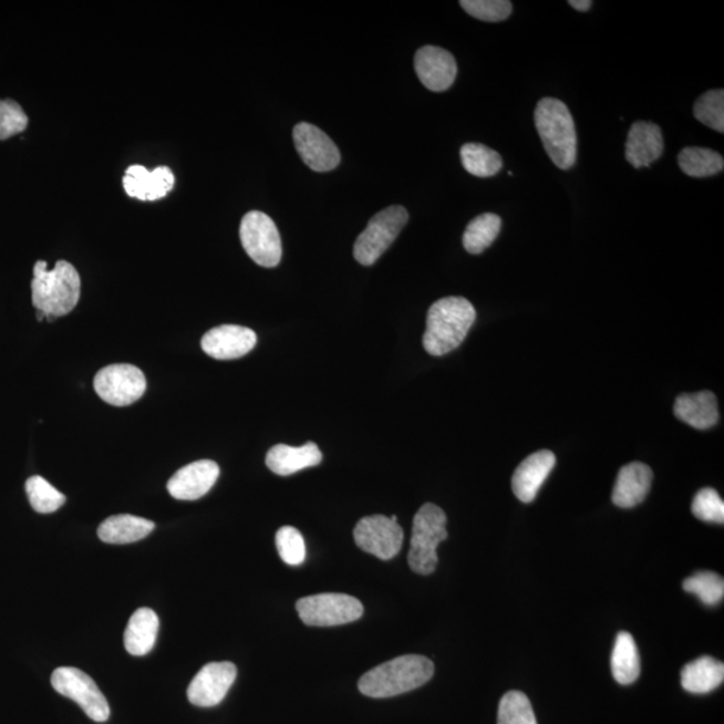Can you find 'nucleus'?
I'll use <instances>...</instances> for the list:
<instances>
[{
    "instance_id": "c756f323",
    "label": "nucleus",
    "mask_w": 724,
    "mask_h": 724,
    "mask_svg": "<svg viewBox=\"0 0 724 724\" xmlns=\"http://www.w3.org/2000/svg\"><path fill=\"white\" fill-rule=\"evenodd\" d=\"M27 493L31 507L40 514H52L60 510L66 501L65 495L38 475L28 479Z\"/></svg>"
},
{
    "instance_id": "f3484780",
    "label": "nucleus",
    "mask_w": 724,
    "mask_h": 724,
    "mask_svg": "<svg viewBox=\"0 0 724 724\" xmlns=\"http://www.w3.org/2000/svg\"><path fill=\"white\" fill-rule=\"evenodd\" d=\"M123 184L131 198L155 201L173 190L175 175L168 167L148 170L143 165H131L126 169Z\"/></svg>"
},
{
    "instance_id": "ddd939ff",
    "label": "nucleus",
    "mask_w": 724,
    "mask_h": 724,
    "mask_svg": "<svg viewBox=\"0 0 724 724\" xmlns=\"http://www.w3.org/2000/svg\"><path fill=\"white\" fill-rule=\"evenodd\" d=\"M293 137L298 154L316 173H328L340 164V151L333 139L316 125L308 123L296 125Z\"/></svg>"
},
{
    "instance_id": "1a4fd4ad",
    "label": "nucleus",
    "mask_w": 724,
    "mask_h": 724,
    "mask_svg": "<svg viewBox=\"0 0 724 724\" xmlns=\"http://www.w3.org/2000/svg\"><path fill=\"white\" fill-rule=\"evenodd\" d=\"M53 689L72 699L94 722H106L111 716L110 703L93 679L73 666H60L52 675Z\"/></svg>"
},
{
    "instance_id": "aec40b11",
    "label": "nucleus",
    "mask_w": 724,
    "mask_h": 724,
    "mask_svg": "<svg viewBox=\"0 0 724 724\" xmlns=\"http://www.w3.org/2000/svg\"><path fill=\"white\" fill-rule=\"evenodd\" d=\"M653 473L644 463L633 462L620 469L613 488V504L621 509H632L650 493Z\"/></svg>"
},
{
    "instance_id": "7c9ffc66",
    "label": "nucleus",
    "mask_w": 724,
    "mask_h": 724,
    "mask_svg": "<svg viewBox=\"0 0 724 724\" xmlns=\"http://www.w3.org/2000/svg\"><path fill=\"white\" fill-rule=\"evenodd\" d=\"M498 724H538L529 697L519 691L507 692L499 703Z\"/></svg>"
},
{
    "instance_id": "4c0bfd02",
    "label": "nucleus",
    "mask_w": 724,
    "mask_h": 724,
    "mask_svg": "<svg viewBox=\"0 0 724 724\" xmlns=\"http://www.w3.org/2000/svg\"><path fill=\"white\" fill-rule=\"evenodd\" d=\"M569 4L578 11H588L593 3L590 0H570Z\"/></svg>"
},
{
    "instance_id": "a211bd4d",
    "label": "nucleus",
    "mask_w": 724,
    "mask_h": 724,
    "mask_svg": "<svg viewBox=\"0 0 724 724\" xmlns=\"http://www.w3.org/2000/svg\"><path fill=\"white\" fill-rule=\"evenodd\" d=\"M556 462V455L548 449L527 456L513 475L514 495L524 504L535 500Z\"/></svg>"
},
{
    "instance_id": "c85d7f7f",
    "label": "nucleus",
    "mask_w": 724,
    "mask_h": 724,
    "mask_svg": "<svg viewBox=\"0 0 724 724\" xmlns=\"http://www.w3.org/2000/svg\"><path fill=\"white\" fill-rule=\"evenodd\" d=\"M463 167L468 174L476 177H492L497 175L504 162L497 151L483 144H465L461 149Z\"/></svg>"
},
{
    "instance_id": "2f4dec72",
    "label": "nucleus",
    "mask_w": 724,
    "mask_h": 724,
    "mask_svg": "<svg viewBox=\"0 0 724 724\" xmlns=\"http://www.w3.org/2000/svg\"><path fill=\"white\" fill-rule=\"evenodd\" d=\"M685 592L699 597L704 606H717L724 596V581L720 575L713 571H699L683 582Z\"/></svg>"
},
{
    "instance_id": "e433bc0d",
    "label": "nucleus",
    "mask_w": 724,
    "mask_h": 724,
    "mask_svg": "<svg viewBox=\"0 0 724 724\" xmlns=\"http://www.w3.org/2000/svg\"><path fill=\"white\" fill-rule=\"evenodd\" d=\"M29 117L12 100H0V139L19 135L28 128Z\"/></svg>"
},
{
    "instance_id": "f704fd0d",
    "label": "nucleus",
    "mask_w": 724,
    "mask_h": 724,
    "mask_svg": "<svg viewBox=\"0 0 724 724\" xmlns=\"http://www.w3.org/2000/svg\"><path fill=\"white\" fill-rule=\"evenodd\" d=\"M461 6L469 15L485 22L505 21L513 11L509 0H462Z\"/></svg>"
},
{
    "instance_id": "5701e85b",
    "label": "nucleus",
    "mask_w": 724,
    "mask_h": 724,
    "mask_svg": "<svg viewBox=\"0 0 724 724\" xmlns=\"http://www.w3.org/2000/svg\"><path fill=\"white\" fill-rule=\"evenodd\" d=\"M155 530V524L152 520L130 516V514H120L104 520L99 527V538L101 541L113 545H125L137 542L139 539L148 537Z\"/></svg>"
},
{
    "instance_id": "f257e3e1",
    "label": "nucleus",
    "mask_w": 724,
    "mask_h": 724,
    "mask_svg": "<svg viewBox=\"0 0 724 724\" xmlns=\"http://www.w3.org/2000/svg\"><path fill=\"white\" fill-rule=\"evenodd\" d=\"M475 319V308L466 298H442L428 310L423 335L425 351L436 358L455 351L465 341Z\"/></svg>"
},
{
    "instance_id": "6ab92c4d",
    "label": "nucleus",
    "mask_w": 724,
    "mask_h": 724,
    "mask_svg": "<svg viewBox=\"0 0 724 724\" xmlns=\"http://www.w3.org/2000/svg\"><path fill=\"white\" fill-rule=\"evenodd\" d=\"M664 152L662 130L656 124L639 121L631 126L625 145V157L634 168L650 167Z\"/></svg>"
},
{
    "instance_id": "f8f14e48",
    "label": "nucleus",
    "mask_w": 724,
    "mask_h": 724,
    "mask_svg": "<svg viewBox=\"0 0 724 724\" xmlns=\"http://www.w3.org/2000/svg\"><path fill=\"white\" fill-rule=\"evenodd\" d=\"M237 679V666L230 662L208 663L196 673L187 690L188 701L198 707H215L224 702Z\"/></svg>"
},
{
    "instance_id": "393cba45",
    "label": "nucleus",
    "mask_w": 724,
    "mask_h": 724,
    "mask_svg": "<svg viewBox=\"0 0 724 724\" xmlns=\"http://www.w3.org/2000/svg\"><path fill=\"white\" fill-rule=\"evenodd\" d=\"M724 681V665L720 660L702 656L689 663L682 671V685L691 694H709Z\"/></svg>"
},
{
    "instance_id": "a878e982",
    "label": "nucleus",
    "mask_w": 724,
    "mask_h": 724,
    "mask_svg": "<svg viewBox=\"0 0 724 724\" xmlns=\"http://www.w3.org/2000/svg\"><path fill=\"white\" fill-rule=\"evenodd\" d=\"M611 663L616 682L630 685L638 681L641 663L637 641L631 633L620 632L618 634Z\"/></svg>"
},
{
    "instance_id": "58836bf2",
    "label": "nucleus",
    "mask_w": 724,
    "mask_h": 724,
    "mask_svg": "<svg viewBox=\"0 0 724 724\" xmlns=\"http://www.w3.org/2000/svg\"><path fill=\"white\" fill-rule=\"evenodd\" d=\"M390 518L393 520V523H397V517L396 516H392Z\"/></svg>"
},
{
    "instance_id": "20e7f679",
    "label": "nucleus",
    "mask_w": 724,
    "mask_h": 724,
    "mask_svg": "<svg viewBox=\"0 0 724 724\" xmlns=\"http://www.w3.org/2000/svg\"><path fill=\"white\" fill-rule=\"evenodd\" d=\"M536 128L546 154L560 169H570L577 161V132L569 107L557 99H542L535 113Z\"/></svg>"
},
{
    "instance_id": "7ed1b4c3",
    "label": "nucleus",
    "mask_w": 724,
    "mask_h": 724,
    "mask_svg": "<svg viewBox=\"0 0 724 724\" xmlns=\"http://www.w3.org/2000/svg\"><path fill=\"white\" fill-rule=\"evenodd\" d=\"M33 303L38 311L46 317L72 313L81 297V278L79 271L66 260H59L53 270L40 260L34 266V279L31 282Z\"/></svg>"
},
{
    "instance_id": "cd10ccee",
    "label": "nucleus",
    "mask_w": 724,
    "mask_h": 724,
    "mask_svg": "<svg viewBox=\"0 0 724 724\" xmlns=\"http://www.w3.org/2000/svg\"><path fill=\"white\" fill-rule=\"evenodd\" d=\"M679 165L685 175L691 177H709L721 174L724 168L723 156L709 148H684L678 157Z\"/></svg>"
},
{
    "instance_id": "c9c22d12",
    "label": "nucleus",
    "mask_w": 724,
    "mask_h": 724,
    "mask_svg": "<svg viewBox=\"0 0 724 724\" xmlns=\"http://www.w3.org/2000/svg\"><path fill=\"white\" fill-rule=\"evenodd\" d=\"M692 514L703 523H724V501L714 488H703L692 501Z\"/></svg>"
},
{
    "instance_id": "bb28decb",
    "label": "nucleus",
    "mask_w": 724,
    "mask_h": 724,
    "mask_svg": "<svg viewBox=\"0 0 724 724\" xmlns=\"http://www.w3.org/2000/svg\"><path fill=\"white\" fill-rule=\"evenodd\" d=\"M501 228V219L495 214H483L476 216L469 221L465 235H463V246L469 254L478 256L497 239Z\"/></svg>"
},
{
    "instance_id": "2eb2a0df",
    "label": "nucleus",
    "mask_w": 724,
    "mask_h": 724,
    "mask_svg": "<svg viewBox=\"0 0 724 724\" xmlns=\"http://www.w3.org/2000/svg\"><path fill=\"white\" fill-rule=\"evenodd\" d=\"M415 70L422 84L432 92L453 86L457 74L454 55L442 48L424 46L415 55Z\"/></svg>"
},
{
    "instance_id": "f03ea898",
    "label": "nucleus",
    "mask_w": 724,
    "mask_h": 724,
    "mask_svg": "<svg viewBox=\"0 0 724 724\" xmlns=\"http://www.w3.org/2000/svg\"><path fill=\"white\" fill-rule=\"evenodd\" d=\"M434 672V663L425 656H400L362 675L359 690L362 695L374 699L397 696L422 687Z\"/></svg>"
},
{
    "instance_id": "72a5a7b5",
    "label": "nucleus",
    "mask_w": 724,
    "mask_h": 724,
    "mask_svg": "<svg viewBox=\"0 0 724 724\" xmlns=\"http://www.w3.org/2000/svg\"><path fill=\"white\" fill-rule=\"evenodd\" d=\"M276 544L279 556L290 567H300L307 558V545L300 532L293 526H283L277 531Z\"/></svg>"
},
{
    "instance_id": "4be33fe9",
    "label": "nucleus",
    "mask_w": 724,
    "mask_h": 724,
    "mask_svg": "<svg viewBox=\"0 0 724 724\" xmlns=\"http://www.w3.org/2000/svg\"><path fill=\"white\" fill-rule=\"evenodd\" d=\"M322 453L316 443H307L302 447H290L277 444L266 456V465L272 473L281 476L293 475L304 468L319 466Z\"/></svg>"
},
{
    "instance_id": "b1692460",
    "label": "nucleus",
    "mask_w": 724,
    "mask_h": 724,
    "mask_svg": "<svg viewBox=\"0 0 724 724\" xmlns=\"http://www.w3.org/2000/svg\"><path fill=\"white\" fill-rule=\"evenodd\" d=\"M158 632L157 614L149 608H139L126 627L124 643L133 656L147 655L156 644Z\"/></svg>"
},
{
    "instance_id": "dca6fc26",
    "label": "nucleus",
    "mask_w": 724,
    "mask_h": 724,
    "mask_svg": "<svg viewBox=\"0 0 724 724\" xmlns=\"http://www.w3.org/2000/svg\"><path fill=\"white\" fill-rule=\"evenodd\" d=\"M220 475L213 461H198L183 467L169 479L167 488L175 499L196 500L211 490Z\"/></svg>"
},
{
    "instance_id": "39448f33",
    "label": "nucleus",
    "mask_w": 724,
    "mask_h": 724,
    "mask_svg": "<svg viewBox=\"0 0 724 724\" xmlns=\"http://www.w3.org/2000/svg\"><path fill=\"white\" fill-rule=\"evenodd\" d=\"M446 526V513L434 504H425L416 513L408 552V563L415 573H434L439 562L437 546L448 538Z\"/></svg>"
},
{
    "instance_id": "423d86ee",
    "label": "nucleus",
    "mask_w": 724,
    "mask_h": 724,
    "mask_svg": "<svg viewBox=\"0 0 724 724\" xmlns=\"http://www.w3.org/2000/svg\"><path fill=\"white\" fill-rule=\"evenodd\" d=\"M408 211L402 206H391L374 215L354 244V258L359 263L372 266L390 249L408 224Z\"/></svg>"
},
{
    "instance_id": "412c9836",
    "label": "nucleus",
    "mask_w": 724,
    "mask_h": 724,
    "mask_svg": "<svg viewBox=\"0 0 724 724\" xmlns=\"http://www.w3.org/2000/svg\"><path fill=\"white\" fill-rule=\"evenodd\" d=\"M679 421L696 430H709L720 421L717 400L713 392L683 393L673 406Z\"/></svg>"
},
{
    "instance_id": "9d476101",
    "label": "nucleus",
    "mask_w": 724,
    "mask_h": 724,
    "mask_svg": "<svg viewBox=\"0 0 724 724\" xmlns=\"http://www.w3.org/2000/svg\"><path fill=\"white\" fill-rule=\"evenodd\" d=\"M94 390L107 404L128 406L144 396L147 380L135 365L114 364L95 374Z\"/></svg>"
},
{
    "instance_id": "4468645a",
    "label": "nucleus",
    "mask_w": 724,
    "mask_h": 724,
    "mask_svg": "<svg viewBox=\"0 0 724 724\" xmlns=\"http://www.w3.org/2000/svg\"><path fill=\"white\" fill-rule=\"evenodd\" d=\"M257 345V334L238 325H221L209 330L201 339V349L215 360H237Z\"/></svg>"
},
{
    "instance_id": "6e6552de",
    "label": "nucleus",
    "mask_w": 724,
    "mask_h": 724,
    "mask_svg": "<svg viewBox=\"0 0 724 724\" xmlns=\"http://www.w3.org/2000/svg\"><path fill=\"white\" fill-rule=\"evenodd\" d=\"M240 240L249 257L262 268H276L281 262V237L269 215L259 211L246 214L240 224Z\"/></svg>"
},
{
    "instance_id": "9b49d317",
    "label": "nucleus",
    "mask_w": 724,
    "mask_h": 724,
    "mask_svg": "<svg viewBox=\"0 0 724 724\" xmlns=\"http://www.w3.org/2000/svg\"><path fill=\"white\" fill-rule=\"evenodd\" d=\"M354 541L361 550L380 560L389 561L402 550L404 532L390 517L371 516L359 520L354 527Z\"/></svg>"
},
{
    "instance_id": "0eeeda50",
    "label": "nucleus",
    "mask_w": 724,
    "mask_h": 724,
    "mask_svg": "<svg viewBox=\"0 0 724 724\" xmlns=\"http://www.w3.org/2000/svg\"><path fill=\"white\" fill-rule=\"evenodd\" d=\"M297 611L309 627H335L359 620L364 607L349 594L322 593L298 600Z\"/></svg>"
},
{
    "instance_id": "473e14b6",
    "label": "nucleus",
    "mask_w": 724,
    "mask_h": 724,
    "mask_svg": "<svg viewBox=\"0 0 724 724\" xmlns=\"http://www.w3.org/2000/svg\"><path fill=\"white\" fill-rule=\"evenodd\" d=\"M694 116L702 124L716 132H724V92L723 89L710 91L699 97L694 106Z\"/></svg>"
}]
</instances>
